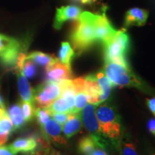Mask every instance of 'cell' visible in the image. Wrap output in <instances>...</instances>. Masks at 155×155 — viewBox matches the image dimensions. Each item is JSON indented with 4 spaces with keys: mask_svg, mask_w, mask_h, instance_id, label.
<instances>
[{
    "mask_svg": "<svg viewBox=\"0 0 155 155\" xmlns=\"http://www.w3.org/2000/svg\"><path fill=\"white\" fill-rule=\"evenodd\" d=\"M94 13L83 12L76 19V22L71 33L70 39L73 50L78 53H82L96 42L94 25Z\"/></svg>",
    "mask_w": 155,
    "mask_h": 155,
    "instance_id": "obj_1",
    "label": "cell"
},
{
    "mask_svg": "<svg viewBox=\"0 0 155 155\" xmlns=\"http://www.w3.org/2000/svg\"><path fill=\"white\" fill-rule=\"evenodd\" d=\"M96 117L103 137L114 145H119L121 134V118L113 106L103 104L96 108Z\"/></svg>",
    "mask_w": 155,
    "mask_h": 155,
    "instance_id": "obj_2",
    "label": "cell"
},
{
    "mask_svg": "<svg viewBox=\"0 0 155 155\" xmlns=\"http://www.w3.org/2000/svg\"><path fill=\"white\" fill-rule=\"evenodd\" d=\"M104 74L109 79L114 87H136L146 91L145 84L131 71L130 68L123 64L111 61H106Z\"/></svg>",
    "mask_w": 155,
    "mask_h": 155,
    "instance_id": "obj_3",
    "label": "cell"
},
{
    "mask_svg": "<svg viewBox=\"0 0 155 155\" xmlns=\"http://www.w3.org/2000/svg\"><path fill=\"white\" fill-rule=\"evenodd\" d=\"M104 61H111L129 66L127 54L130 47V38L124 29L118 30L115 36L104 45Z\"/></svg>",
    "mask_w": 155,
    "mask_h": 155,
    "instance_id": "obj_4",
    "label": "cell"
},
{
    "mask_svg": "<svg viewBox=\"0 0 155 155\" xmlns=\"http://www.w3.org/2000/svg\"><path fill=\"white\" fill-rule=\"evenodd\" d=\"M61 89L57 82H45L34 89V102L38 108H48L61 96Z\"/></svg>",
    "mask_w": 155,
    "mask_h": 155,
    "instance_id": "obj_5",
    "label": "cell"
},
{
    "mask_svg": "<svg viewBox=\"0 0 155 155\" xmlns=\"http://www.w3.org/2000/svg\"><path fill=\"white\" fill-rule=\"evenodd\" d=\"M96 106L89 104L82 109L81 119L86 130L97 141L98 146L105 148L106 140L100 131L99 124L96 114Z\"/></svg>",
    "mask_w": 155,
    "mask_h": 155,
    "instance_id": "obj_6",
    "label": "cell"
},
{
    "mask_svg": "<svg viewBox=\"0 0 155 155\" xmlns=\"http://www.w3.org/2000/svg\"><path fill=\"white\" fill-rule=\"evenodd\" d=\"M94 25L96 42H101L103 45L109 42L118 31L112 26L105 11L101 15L94 14Z\"/></svg>",
    "mask_w": 155,
    "mask_h": 155,
    "instance_id": "obj_7",
    "label": "cell"
},
{
    "mask_svg": "<svg viewBox=\"0 0 155 155\" xmlns=\"http://www.w3.org/2000/svg\"><path fill=\"white\" fill-rule=\"evenodd\" d=\"M83 12L79 7L75 5L63 6L56 9L53 27L56 30L61 29L64 23L68 20H76Z\"/></svg>",
    "mask_w": 155,
    "mask_h": 155,
    "instance_id": "obj_8",
    "label": "cell"
},
{
    "mask_svg": "<svg viewBox=\"0 0 155 155\" xmlns=\"http://www.w3.org/2000/svg\"><path fill=\"white\" fill-rule=\"evenodd\" d=\"M71 68L68 67L59 61L45 68L46 82H59L65 79H72Z\"/></svg>",
    "mask_w": 155,
    "mask_h": 155,
    "instance_id": "obj_9",
    "label": "cell"
},
{
    "mask_svg": "<svg viewBox=\"0 0 155 155\" xmlns=\"http://www.w3.org/2000/svg\"><path fill=\"white\" fill-rule=\"evenodd\" d=\"M85 78V91L88 102L93 105L101 104L102 90L97 81L96 74H89Z\"/></svg>",
    "mask_w": 155,
    "mask_h": 155,
    "instance_id": "obj_10",
    "label": "cell"
},
{
    "mask_svg": "<svg viewBox=\"0 0 155 155\" xmlns=\"http://www.w3.org/2000/svg\"><path fill=\"white\" fill-rule=\"evenodd\" d=\"M41 129L46 140L60 145L66 144L65 137L61 134L62 126L53 119H50L45 124L42 126Z\"/></svg>",
    "mask_w": 155,
    "mask_h": 155,
    "instance_id": "obj_11",
    "label": "cell"
},
{
    "mask_svg": "<svg viewBox=\"0 0 155 155\" xmlns=\"http://www.w3.org/2000/svg\"><path fill=\"white\" fill-rule=\"evenodd\" d=\"M149 17V12L141 8H131L127 12L124 18L125 27L144 26Z\"/></svg>",
    "mask_w": 155,
    "mask_h": 155,
    "instance_id": "obj_12",
    "label": "cell"
},
{
    "mask_svg": "<svg viewBox=\"0 0 155 155\" xmlns=\"http://www.w3.org/2000/svg\"><path fill=\"white\" fill-rule=\"evenodd\" d=\"M9 148L14 154L17 153H28L35 151L38 147L35 137H22L17 139L9 145Z\"/></svg>",
    "mask_w": 155,
    "mask_h": 155,
    "instance_id": "obj_13",
    "label": "cell"
},
{
    "mask_svg": "<svg viewBox=\"0 0 155 155\" xmlns=\"http://www.w3.org/2000/svg\"><path fill=\"white\" fill-rule=\"evenodd\" d=\"M81 127L82 119L80 113H71L66 123L63 125V134L67 139L71 138L81 130Z\"/></svg>",
    "mask_w": 155,
    "mask_h": 155,
    "instance_id": "obj_14",
    "label": "cell"
},
{
    "mask_svg": "<svg viewBox=\"0 0 155 155\" xmlns=\"http://www.w3.org/2000/svg\"><path fill=\"white\" fill-rule=\"evenodd\" d=\"M17 86L21 99L24 101L32 103L34 102V89L30 86L27 78L22 74H17Z\"/></svg>",
    "mask_w": 155,
    "mask_h": 155,
    "instance_id": "obj_15",
    "label": "cell"
},
{
    "mask_svg": "<svg viewBox=\"0 0 155 155\" xmlns=\"http://www.w3.org/2000/svg\"><path fill=\"white\" fill-rule=\"evenodd\" d=\"M27 58L32 60L37 65L45 67V68L58 61V58H56L53 55H49V54L39 51L32 52L29 53L28 55H27Z\"/></svg>",
    "mask_w": 155,
    "mask_h": 155,
    "instance_id": "obj_16",
    "label": "cell"
},
{
    "mask_svg": "<svg viewBox=\"0 0 155 155\" xmlns=\"http://www.w3.org/2000/svg\"><path fill=\"white\" fill-rule=\"evenodd\" d=\"M7 112L9 118L12 122L15 131L17 130V129H21L24 126L26 121H25L24 117H23L20 103L15 104L14 105L10 106Z\"/></svg>",
    "mask_w": 155,
    "mask_h": 155,
    "instance_id": "obj_17",
    "label": "cell"
},
{
    "mask_svg": "<svg viewBox=\"0 0 155 155\" xmlns=\"http://www.w3.org/2000/svg\"><path fill=\"white\" fill-rule=\"evenodd\" d=\"M75 55V50L68 42H63L58 52V61L68 67L71 68V62Z\"/></svg>",
    "mask_w": 155,
    "mask_h": 155,
    "instance_id": "obj_18",
    "label": "cell"
},
{
    "mask_svg": "<svg viewBox=\"0 0 155 155\" xmlns=\"http://www.w3.org/2000/svg\"><path fill=\"white\" fill-rule=\"evenodd\" d=\"M98 146L97 141L91 135L86 136L80 139L78 144V152L83 155H88Z\"/></svg>",
    "mask_w": 155,
    "mask_h": 155,
    "instance_id": "obj_19",
    "label": "cell"
},
{
    "mask_svg": "<svg viewBox=\"0 0 155 155\" xmlns=\"http://www.w3.org/2000/svg\"><path fill=\"white\" fill-rule=\"evenodd\" d=\"M96 78L98 84L102 90V96H101V103L105 101L109 96L111 94V88L114 86L109 79L106 77V75L103 72H98L96 74Z\"/></svg>",
    "mask_w": 155,
    "mask_h": 155,
    "instance_id": "obj_20",
    "label": "cell"
},
{
    "mask_svg": "<svg viewBox=\"0 0 155 155\" xmlns=\"http://www.w3.org/2000/svg\"><path fill=\"white\" fill-rule=\"evenodd\" d=\"M21 45L18 47H15L12 49L7 50L6 53L0 56L1 61L4 65L6 66H15L17 57H18L19 53L21 52Z\"/></svg>",
    "mask_w": 155,
    "mask_h": 155,
    "instance_id": "obj_21",
    "label": "cell"
},
{
    "mask_svg": "<svg viewBox=\"0 0 155 155\" xmlns=\"http://www.w3.org/2000/svg\"><path fill=\"white\" fill-rule=\"evenodd\" d=\"M48 108L52 114L53 113H71V110L66 100L61 96L58 98Z\"/></svg>",
    "mask_w": 155,
    "mask_h": 155,
    "instance_id": "obj_22",
    "label": "cell"
},
{
    "mask_svg": "<svg viewBox=\"0 0 155 155\" xmlns=\"http://www.w3.org/2000/svg\"><path fill=\"white\" fill-rule=\"evenodd\" d=\"M21 45L16 39L0 34V56L12 48L18 47Z\"/></svg>",
    "mask_w": 155,
    "mask_h": 155,
    "instance_id": "obj_23",
    "label": "cell"
},
{
    "mask_svg": "<svg viewBox=\"0 0 155 155\" xmlns=\"http://www.w3.org/2000/svg\"><path fill=\"white\" fill-rule=\"evenodd\" d=\"M119 146L121 155H139L135 144L128 139L120 140Z\"/></svg>",
    "mask_w": 155,
    "mask_h": 155,
    "instance_id": "obj_24",
    "label": "cell"
},
{
    "mask_svg": "<svg viewBox=\"0 0 155 155\" xmlns=\"http://www.w3.org/2000/svg\"><path fill=\"white\" fill-rule=\"evenodd\" d=\"M35 116L40 127L45 124L52 117V113L48 108H37L35 111Z\"/></svg>",
    "mask_w": 155,
    "mask_h": 155,
    "instance_id": "obj_25",
    "label": "cell"
},
{
    "mask_svg": "<svg viewBox=\"0 0 155 155\" xmlns=\"http://www.w3.org/2000/svg\"><path fill=\"white\" fill-rule=\"evenodd\" d=\"M20 106L23 114V117H24L25 121H30L35 116V108L34 104L22 101L20 102Z\"/></svg>",
    "mask_w": 155,
    "mask_h": 155,
    "instance_id": "obj_26",
    "label": "cell"
},
{
    "mask_svg": "<svg viewBox=\"0 0 155 155\" xmlns=\"http://www.w3.org/2000/svg\"><path fill=\"white\" fill-rule=\"evenodd\" d=\"M37 73V67L36 64L34 63L32 60L28 59L26 58L23 64V66L21 71V74L24 75L28 78H32Z\"/></svg>",
    "mask_w": 155,
    "mask_h": 155,
    "instance_id": "obj_27",
    "label": "cell"
},
{
    "mask_svg": "<svg viewBox=\"0 0 155 155\" xmlns=\"http://www.w3.org/2000/svg\"><path fill=\"white\" fill-rule=\"evenodd\" d=\"M14 131L12 122L8 115H6L0 120V135H6L9 137L12 132Z\"/></svg>",
    "mask_w": 155,
    "mask_h": 155,
    "instance_id": "obj_28",
    "label": "cell"
},
{
    "mask_svg": "<svg viewBox=\"0 0 155 155\" xmlns=\"http://www.w3.org/2000/svg\"><path fill=\"white\" fill-rule=\"evenodd\" d=\"M88 102V98L85 92H78L75 96V112H79L86 106Z\"/></svg>",
    "mask_w": 155,
    "mask_h": 155,
    "instance_id": "obj_29",
    "label": "cell"
},
{
    "mask_svg": "<svg viewBox=\"0 0 155 155\" xmlns=\"http://www.w3.org/2000/svg\"><path fill=\"white\" fill-rule=\"evenodd\" d=\"M72 83L74 87L75 93L84 92L85 91V78L83 77L76 78L72 79Z\"/></svg>",
    "mask_w": 155,
    "mask_h": 155,
    "instance_id": "obj_30",
    "label": "cell"
},
{
    "mask_svg": "<svg viewBox=\"0 0 155 155\" xmlns=\"http://www.w3.org/2000/svg\"><path fill=\"white\" fill-rule=\"evenodd\" d=\"M70 113H53L52 117L59 124L63 126L68 119Z\"/></svg>",
    "mask_w": 155,
    "mask_h": 155,
    "instance_id": "obj_31",
    "label": "cell"
},
{
    "mask_svg": "<svg viewBox=\"0 0 155 155\" xmlns=\"http://www.w3.org/2000/svg\"><path fill=\"white\" fill-rule=\"evenodd\" d=\"M147 129L150 131V133L152 134V135L155 136V119L152 118L149 120L147 122Z\"/></svg>",
    "mask_w": 155,
    "mask_h": 155,
    "instance_id": "obj_32",
    "label": "cell"
},
{
    "mask_svg": "<svg viewBox=\"0 0 155 155\" xmlns=\"http://www.w3.org/2000/svg\"><path fill=\"white\" fill-rule=\"evenodd\" d=\"M88 155H108V154L105 150V148L100 146H97L96 148Z\"/></svg>",
    "mask_w": 155,
    "mask_h": 155,
    "instance_id": "obj_33",
    "label": "cell"
},
{
    "mask_svg": "<svg viewBox=\"0 0 155 155\" xmlns=\"http://www.w3.org/2000/svg\"><path fill=\"white\" fill-rule=\"evenodd\" d=\"M146 102L147 105L151 112L153 114H155V97H153V98H147Z\"/></svg>",
    "mask_w": 155,
    "mask_h": 155,
    "instance_id": "obj_34",
    "label": "cell"
},
{
    "mask_svg": "<svg viewBox=\"0 0 155 155\" xmlns=\"http://www.w3.org/2000/svg\"><path fill=\"white\" fill-rule=\"evenodd\" d=\"M0 155H16L12 152L8 146H1L0 147Z\"/></svg>",
    "mask_w": 155,
    "mask_h": 155,
    "instance_id": "obj_35",
    "label": "cell"
},
{
    "mask_svg": "<svg viewBox=\"0 0 155 155\" xmlns=\"http://www.w3.org/2000/svg\"><path fill=\"white\" fill-rule=\"evenodd\" d=\"M50 150H45L40 149L38 151H33V152H30V154L28 155H49Z\"/></svg>",
    "mask_w": 155,
    "mask_h": 155,
    "instance_id": "obj_36",
    "label": "cell"
},
{
    "mask_svg": "<svg viewBox=\"0 0 155 155\" xmlns=\"http://www.w3.org/2000/svg\"><path fill=\"white\" fill-rule=\"evenodd\" d=\"M6 115H7V110H6L5 107H2V106H0V120L2 119L3 117H5Z\"/></svg>",
    "mask_w": 155,
    "mask_h": 155,
    "instance_id": "obj_37",
    "label": "cell"
},
{
    "mask_svg": "<svg viewBox=\"0 0 155 155\" xmlns=\"http://www.w3.org/2000/svg\"><path fill=\"white\" fill-rule=\"evenodd\" d=\"M145 155H155V151L152 148H149L147 150L146 154Z\"/></svg>",
    "mask_w": 155,
    "mask_h": 155,
    "instance_id": "obj_38",
    "label": "cell"
},
{
    "mask_svg": "<svg viewBox=\"0 0 155 155\" xmlns=\"http://www.w3.org/2000/svg\"><path fill=\"white\" fill-rule=\"evenodd\" d=\"M49 155H62L61 153L56 150H51L50 151Z\"/></svg>",
    "mask_w": 155,
    "mask_h": 155,
    "instance_id": "obj_39",
    "label": "cell"
},
{
    "mask_svg": "<svg viewBox=\"0 0 155 155\" xmlns=\"http://www.w3.org/2000/svg\"><path fill=\"white\" fill-rule=\"evenodd\" d=\"M0 106H2V107H5V103H4V101L2 98L1 95H0Z\"/></svg>",
    "mask_w": 155,
    "mask_h": 155,
    "instance_id": "obj_40",
    "label": "cell"
},
{
    "mask_svg": "<svg viewBox=\"0 0 155 155\" xmlns=\"http://www.w3.org/2000/svg\"><path fill=\"white\" fill-rule=\"evenodd\" d=\"M75 1H79L83 4H88V0H75Z\"/></svg>",
    "mask_w": 155,
    "mask_h": 155,
    "instance_id": "obj_41",
    "label": "cell"
},
{
    "mask_svg": "<svg viewBox=\"0 0 155 155\" xmlns=\"http://www.w3.org/2000/svg\"><path fill=\"white\" fill-rule=\"evenodd\" d=\"M97 1V0H88V4H91L93 2H95Z\"/></svg>",
    "mask_w": 155,
    "mask_h": 155,
    "instance_id": "obj_42",
    "label": "cell"
},
{
    "mask_svg": "<svg viewBox=\"0 0 155 155\" xmlns=\"http://www.w3.org/2000/svg\"><path fill=\"white\" fill-rule=\"evenodd\" d=\"M154 114V116H155V114Z\"/></svg>",
    "mask_w": 155,
    "mask_h": 155,
    "instance_id": "obj_43",
    "label": "cell"
}]
</instances>
